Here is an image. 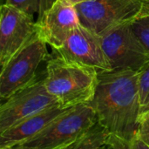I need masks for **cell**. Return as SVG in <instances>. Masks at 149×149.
I'll return each mask as SVG.
<instances>
[{"label":"cell","mask_w":149,"mask_h":149,"mask_svg":"<svg viewBox=\"0 0 149 149\" xmlns=\"http://www.w3.org/2000/svg\"><path fill=\"white\" fill-rule=\"evenodd\" d=\"M88 103L110 133L131 141L137 133L141 114L138 72H99L95 94Z\"/></svg>","instance_id":"1"},{"label":"cell","mask_w":149,"mask_h":149,"mask_svg":"<svg viewBox=\"0 0 149 149\" xmlns=\"http://www.w3.org/2000/svg\"><path fill=\"white\" fill-rule=\"evenodd\" d=\"M44 79L47 91L59 106L70 108L93 100L98 84V71L58 55L47 61Z\"/></svg>","instance_id":"2"},{"label":"cell","mask_w":149,"mask_h":149,"mask_svg":"<svg viewBox=\"0 0 149 149\" xmlns=\"http://www.w3.org/2000/svg\"><path fill=\"white\" fill-rule=\"evenodd\" d=\"M97 120V113L89 103L72 107L56 118L43 131L15 148H69Z\"/></svg>","instance_id":"3"},{"label":"cell","mask_w":149,"mask_h":149,"mask_svg":"<svg viewBox=\"0 0 149 149\" xmlns=\"http://www.w3.org/2000/svg\"><path fill=\"white\" fill-rule=\"evenodd\" d=\"M46 43L37 35L1 68L0 97L8 99L37 81V69L47 57Z\"/></svg>","instance_id":"4"},{"label":"cell","mask_w":149,"mask_h":149,"mask_svg":"<svg viewBox=\"0 0 149 149\" xmlns=\"http://www.w3.org/2000/svg\"><path fill=\"white\" fill-rule=\"evenodd\" d=\"M74 8L79 24L100 35L136 19L141 10V0H91Z\"/></svg>","instance_id":"5"},{"label":"cell","mask_w":149,"mask_h":149,"mask_svg":"<svg viewBox=\"0 0 149 149\" xmlns=\"http://www.w3.org/2000/svg\"><path fill=\"white\" fill-rule=\"evenodd\" d=\"M131 23L119 24L100 34L111 70L139 72L149 60V52L137 38Z\"/></svg>","instance_id":"6"},{"label":"cell","mask_w":149,"mask_h":149,"mask_svg":"<svg viewBox=\"0 0 149 149\" xmlns=\"http://www.w3.org/2000/svg\"><path fill=\"white\" fill-rule=\"evenodd\" d=\"M59 106L57 100L47 91L45 79H39L19 90L1 105L0 134L22 120Z\"/></svg>","instance_id":"7"},{"label":"cell","mask_w":149,"mask_h":149,"mask_svg":"<svg viewBox=\"0 0 149 149\" xmlns=\"http://www.w3.org/2000/svg\"><path fill=\"white\" fill-rule=\"evenodd\" d=\"M1 68L38 35L37 23L24 11L2 3L0 9Z\"/></svg>","instance_id":"8"},{"label":"cell","mask_w":149,"mask_h":149,"mask_svg":"<svg viewBox=\"0 0 149 149\" xmlns=\"http://www.w3.org/2000/svg\"><path fill=\"white\" fill-rule=\"evenodd\" d=\"M56 51L63 58L94 68L98 72L111 71L100 36L80 24L72 30L64 45Z\"/></svg>","instance_id":"9"},{"label":"cell","mask_w":149,"mask_h":149,"mask_svg":"<svg viewBox=\"0 0 149 149\" xmlns=\"http://www.w3.org/2000/svg\"><path fill=\"white\" fill-rule=\"evenodd\" d=\"M38 35L54 51L59 49L72 31L79 24L74 6L59 0L46 10L36 21Z\"/></svg>","instance_id":"10"},{"label":"cell","mask_w":149,"mask_h":149,"mask_svg":"<svg viewBox=\"0 0 149 149\" xmlns=\"http://www.w3.org/2000/svg\"><path fill=\"white\" fill-rule=\"evenodd\" d=\"M71 108V107H70ZM69 108L55 106L29 116L0 134V149L15 148L38 133Z\"/></svg>","instance_id":"11"},{"label":"cell","mask_w":149,"mask_h":149,"mask_svg":"<svg viewBox=\"0 0 149 149\" xmlns=\"http://www.w3.org/2000/svg\"><path fill=\"white\" fill-rule=\"evenodd\" d=\"M110 132L99 120L93 123L68 149L105 148Z\"/></svg>","instance_id":"12"},{"label":"cell","mask_w":149,"mask_h":149,"mask_svg":"<svg viewBox=\"0 0 149 149\" xmlns=\"http://www.w3.org/2000/svg\"><path fill=\"white\" fill-rule=\"evenodd\" d=\"M56 0H2V3L14 6L31 16L38 14V17H39Z\"/></svg>","instance_id":"13"},{"label":"cell","mask_w":149,"mask_h":149,"mask_svg":"<svg viewBox=\"0 0 149 149\" xmlns=\"http://www.w3.org/2000/svg\"><path fill=\"white\" fill-rule=\"evenodd\" d=\"M141 113L149 111V60L138 72Z\"/></svg>","instance_id":"14"},{"label":"cell","mask_w":149,"mask_h":149,"mask_svg":"<svg viewBox=\"0 0 149 149\" xmlns=\"http://www.w3.org/2000/svg\"><path fill=\"white\" fill-rule=\"evenodd\" d=\"M131 24L137 38L149 52V16L139 17Z\"/></svg>","instance_id":"15"},{"label":"cell","mask_w":149,"mask_h":149,"mask_svg":"<svg viewBox=\"0 0 149 149\" xmlns=\"http://www.w3.org/2000/svg\"><path fill=\"white\" fill-rule=\"evenodd\" d=\"M137 133L149 149V111L140 114Z\"/></svg>","instance_id":"16"},{"label":"cell","mask_w":149,"mask_h":149,"mask_svg":"<svg viewBox=\"0 0 149 149\" xmlns=\"http://www.w3.org/2000/svg\"><path fill=\"white\" fill-rule=\"evenodd\" d=\"M105 148L110 149H131L130 141L115 134L110 133L106 144H105Z\"/></svg>","instance_id":"17"},{"label":"cell","mask_w":149,"mask_h":149,"mask_svg":"<svg viewBox=\"0 0 149 149\" xmlns=\"http://www.w3.org/2000/svg\"><path fill=\"white\" fill-rule=\"evenodd\" d=\"M130 145H131V149L148 148V146H147V145L144 143V141H142V139L140 137V135L138 134V133H136L135 135L134 136V138L131 140Z\"/></svg>","instance_id":"18"},{"label":"cell","mask_w":149,"mask_h":149,"mask_svg":"<svg viewBox=\"0 0 149 149\" xmlns=\"http://www.w3.org/2000/svg\"><path fill=\"white\" fill-rule=\"evenodd\" d=\"M143 16H149V0H141V10L139 17Z\"/></svg>","instance_id":"19"},{"label":"cell","mask_w":149,"mask_h":149,"mask_svg":"<svg viewBox=\"0 0 149 149\" xmlns=\"http://www.w3.org/2000/svg\"><path fill=\"white\" fill-rule=\"evenodd\" d=\"M68 5H71V6H75L79 3H84V2H87V1H91V0H59Z\"/></svg>","instance_id":"20"}]
</instances>
